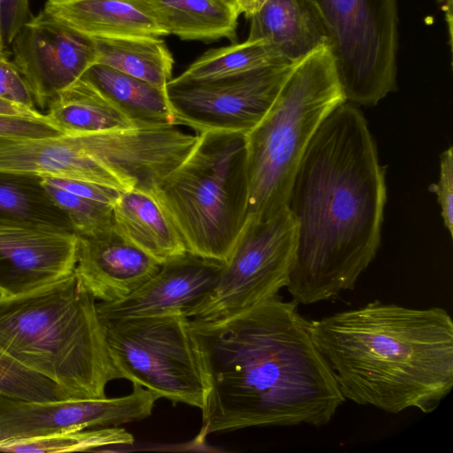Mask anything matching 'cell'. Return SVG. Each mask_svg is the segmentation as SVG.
Returning <instances> with one entry per match:
<instances>
[{
    "label": "cell",
    "instance_id": "obj_1",
    "mask_svg": "<svg viewBox=\"0 0 453 453\" xmlns=\"http://www.w3.org/2000/svg\"><path fill=\"white\" fill-rule=\"evenodd\" d=\"M204 380L201 435L328 424L345 402L310 320L276 295L227 317L188 319Z\"/></svg>",
    "mask_w": 453,
    "mask_h": 453
},
{
    "label": "cell",
    "instance_id": "obj_2",
    "mask_svg": "<svg viewBox=\"0 0 453 453\" xmlns=\"http://www.w3.org/2000/svg\"><path fill=\"white\" fill-rule=\"evenodd\" d=\"M385 173L364 115L344 102L324 119L295 173L286 207L296 227L287 290L297 304L355 288L376 256Z\"/></svg>",
    "mask_w": 453,
    "mask_h": 453
},
{
    "label": "cell",
    "instance_id": "obj_3",
    "mask_svg": "<svg viewBox=\"0 0 453 453\" xmlns=\"http://www.w3.org/2000/svg\"><path fill=\"white\" fill-rule=\"evenodd\" d=\"M345 401L397 414L434 411L453 387V321L441 307L374 300L310 320Z\"/></svg>",
    "mask_w": 453,
    "mask_h": 453
},
{
    "label": "cell",
    "instance_id": "obj_4",
    "mask_svg": "<svg viewBox=\"0 0 453 453\" xmlns=\"http://www.w3.org/2000/svg\"><path fill=\"white\" fill-rule=\"evenodd\" d=\"M0 347L72 400L105 398L120 379L94 296L73 272L28 294L0 297Z\"/></svg>",
    "mask_w": 453,
    "mask_h": 453
},
{
    "label": "cell",
    "instance_id": "obj_5",
    "mask_svg": "<svg viewBox=\"0 0 453 453\" xmlns=\"http://www.w3.org/2000/svg\"><path fill=\"white\" fill-rule=\"evenodd\" d=\"M185 159L150 192L188 252L224 263L248 217L246 137L196 133Z\"/></svg>",
    "mask_w": 453,
    "mask_h": 453
},
{
    "label": "cell",
    "instance_id": "obj_6",
    "mask_svg": "<svg viewBox=\"0 0 453 453\" xmlns=\"http://www.w3.org/2000/svg\"><path fill=\"white\" fill-rule=\"evenodd\" d=\"M346 102L327 44L299 59L263 119L247 134L248 215L266 218L286 205L313 134Z\"/></svg>",
    "mask_w": 453,
    "mask_h": 453
},
{
    "label": "cell",
    "instance_id": "obj_7",
    "mask_svg": "<svg viewBox=\"0 0 453 453\" xmlns=\"http://www.w3.org/2000/svg\"><path fill=\"white\" fill-rule=\"evenodd\" d=\"M326 27L346 102L377 104L396 89L397 0H310Z\"/></svg>",
    "mask_w": 453,
    "mask_h": 453
},
{
    "label": "cell",
    "instance_id": "obj_8",
    "mask_svg": "<svg viewBox=\"0 0 453 453\" xmlns=\"http://www.w3.org/2000/svg\"><path fill=\"white\" fill-rule=\"evenodd\" d=\"M103 322L108 351L120 379L173 404L202 409L204 380L188 318L165 315Z\"/></svg>",
    "mask_w": 453,
    "mask_h": 453
},
{
    "label": "cell",
    "instance_id": "obj_9",
    "mask_svg": "<svg viewBox=\"0 0 453 453\" xmlns=\"http://www.w3.org/2000/svg\"><path fill=\"white\" fill-rule=\"evenodd\" d=\"M296 235L286 205L266 218L248 215L216 287L188 319L227 317L278 295L288 284Z\"/></svg>",
    "mask_w": 453,
    "mask_h": 453
},
{
    "label": "cell",
    "instance_id": "obj_10",
    "mask_svg": "<svg viewBox=\"0 0 453 453\" xmlns=\"http://www.w3.org/2000/svg\"><path fill=\"white\" fill-rule=\"evenodd\" d=\"M296 62L209 81L173 78L166 93L178 125L196 133L247 134L268 112Z\"/></svg>",
    "mask_w": 453,
    "mask_h": 453
},
{
    "label": "cell",
    "instance_id": "obj_11",
    "mask_svg": "<svg viewBox=\"0 0 453 453\" xmlns=\"http://www.w3.org/2000/svg\"><path fill=\"white\" fill-rule=\"evenodd\" d=\"M158 398L136 383L130 394L113 398L40 402L0 395V448L71 431L142 420L151 415Z\"/></svg>",
    "mask_w": 453,
    "mask_h": 453
},
{
    "label": "cell",
    "instance_id": "obj_12",
    "mask_svg": "<svg viewBox=\"0 0 453 453\" xmlns=\"http://www.w3.org/2000/svg\"><path fill=\"white\" fill-rule=\"evenodd\" d=\"M10 46L35 106L42 111L97 61L93 39L42 11L21 27Z\"/></svg>",
    "mask_w": 453,
    "mask_h": 453
},
{
    "label": "cell",
    "instance_id": "obj_13",
    "mask_svg": "<svg viewBox=\"0 0 453 453\" xmlns=\"http://www.w3.org/2000/svg\"><path fill=\"white\" fill-rule=\"evenodd\" d=\"M90 155L124 185L126 191L151 192L196 144L198 134L179 126L86 133Z\"/></svg>",
    "mask_w": 453,
    "mask_h": 453
},
{
    "label": "cell",
    "instance_id": "obj_14",
    "mask_svg": "<svg viewBox=\"0 0 453 453\" xmlns=\"http://www.w3.org/2000/svg\"><path fill=\"white\" fill-rule=\"evenodd\" d=\"M78 235L0 218V297L31 293L74 272Z\"/></svg>",
    "mask_w": 453,
    "mask_h": 453
},
{
    "label": "cell",
    "instance_id": "obj_15",
    "mask_svg": "<svg viewBox=\"0 0 453 453\" xmlns=\"http://www.w3.org/2000/svg\"><path fill=\"white\" fill-rule=\"evenodd\" d=\"M223 263L190 252L163 263L158 272L127 297L96 303L102 321L133 317L181 315L189 318L212 292Z\"/></svg>",
    "mask_w": 453,
    "mask_h": 453
},
{
    "label": "cell",
    "instance_id": "obj_16",
    "mask_svg": "<svg viewBox=\"0 0 453 453\" xmlns=\"http://www.w3.org/2000/svg\"><path fill=\"white\" fill-rule=\"evenodd\" d=\"M162 264L118 234L113 226L78 236L75 273L96 300H122L160 269Z\"/></svg>",
    "mask_w": 453,
    "mask_h": 453
},
{
    "label": "cell",
    "instance_id": "obj_17",
    "mask_svg": "<svg viewBox=\"0 0 453 453\" xmlns=\"http://www.w3.org/2000/svg\"><path fill=\"white\" fill-rule=\"evenodd\" d=\"M42 12L91 39L169 35L151 0H47Z\"/></svg>",
    "mask_w": 453,
    "mask_h": 453
},
{
    "label": "cell",
    "instance_id": "obj_18",
    "mask_svg": "<svg viewBox=\"0 0 453 453\" xmlns=\"http://www.w3.org/2000/svg\"><path fill=\"white\" fill-rule=\"evenodd\" d=\"M249 40H265L290 62L329 45L324 22L310 0H267L250 19Z\"/></svg>",
    "mask_w": 453,
    "mask_h": 453
},
{
    "label": "cell",
    "instance_id": "obj_19",
    "mask_svg": "<svg viewBox=\"0 0 453 453\" xmlns=\"http://www.w3.org/2000/svg\"><path fill=\"white\" fill-rule=\"evenodd\" d=\"M112 226L160 264L187 252L177 229L147 191H120L111 205Z\"/></svg>",
    "mask_w": 453,
    "mask_h": 453
},
{
    "label": "cell",
    "instance_id": "obj_20",
    "mask_svg": "<svg viewBox=\"0 0 453 453\" xmlns=\"http://www.w3.org/2000/svg\"><path fill=\"white\" fill-rule=\"evenodd\" d=\"M136 127L178 125L167 97L159 88L95 64L82 76Z\"/></svg>",
    "mask_w": 453,
    "mask_h": 453
},
{
    "label": "cell",
    "instance_id": "obj_21",
    "mask_svg": "<svg viewBox=\"0 0 453 453\" xmlns=\"http://www.w3.org/2000/svg\"><path fill=\"white\" fill-rule=\"evenodd\" d=\"M45 114L63 134L136 127L82 77L58 93Z\"/></svg>",
    "mask_w": 453,
    "mask_h": 453
},
{
    "label": "cell",
    "instance_id": "obj_22",
    "mask_svg": "<svg viewBox=\"0 0 453 453\" xmlns=\"http://www.w3.org/2000/svg\"><path fill=\"white\" fill-rule=\"evenodd\" d=\"M151 2L168 35L181 40H235L239 15L222 0Z\"/></svg>",
    "mask_w": 453,
    "mask_h": 453
},
{
    "label": "cell",
    "instance_id": "obj_23",
    "mask_svg": "<svg viewBox=\"0 0 453 453\" xmlns=\"http://www.w3.org/2000/svg\"><path fill=\"white\" fill-rule=\"evenodd\" d=\"M96 64L165 88L173 79L174 60L159 37H119L93 39Z\"/></svg>",
    "mask_w": 453,
    "mask_h": 453
},
{
    "label": "cell",
    "instance_id": "obj_24",
    "mask_svg": "<svg viewBox=\"0 0 453 453\" xmlns=\"http://www.w3.org/2000/svg\"><path fill=\"white\" fill-rule=\"evenodd\" d=\"M0 218L73 231L66 214L33 174L0 171Z\"/></svg>",
    "mask_w": 453,
    "mask_h": 453
},
{
    "label": "cell",
    "instance_id": "obj_25",
    "mask_svg": "<svg viewBox=\"0 0 453 453\" xmlns=\"http://www.w3.org/2000/svg\"><path fill=\"white\" fill-rule=\"evenodd\" d=\"M294 63L265 40H249L241 43L211 49L194 61L176 81H209L245 73L264 67Z\"/></svg>",
    "mask_w": 453,
    "mask_h": 453
},
{
    "label": "cell",
    "instance_id": "obj_26",
    "mask_svg": "<svg viewBox=\"0 0 453 453\" xmlns=\"http://www.w3.org/2000/svg\"><path fill=\"white\" fill-rule=\"evenodd\" d=\"M134 437L119 426L71 431L0 448L3 452H71L110 445H129Z\"/></svg>",
    "mask_w": 453,
    "mask_h": 453
},
{
    "label": "cell",
    "instance_id": "obj_27",
    "mask_svg": "<svg viewBox=\"0 0 453 453\" xmlns=\"http://www.w3.org/2000/svg\"><path fill=\"white\" fill-rule=\"evenodd\" d=\"M0 395L27 401L72 400L58 384L21 365L1 347Z\"/></svg>",
    "mask_w": 453,
    "mask_h": 453
},
{
    "label": "cell",
    "instance_id": "obj_28",
    "mask_svg": "<svg viewBox=\"0 0 453 453\" xmlns=\"http://www.w3.org/2000/svg\"><path fill=\"white\" fill-rule=\"evenodd\" d=\"M42 182L54 202L66 214L78 236H91L112 227L111 205L74 195Z\"/></svg>",
    "mask_w": 453,
    "mask_h": 453
},
{
    "label": "cell",
    "instance_id": "obj_29",
    "mask_svg": "<svg viewBox=\"0 0 453 453\" xmlns=\"http://www.w3.org/2000/svg\"><path fill=\"white\" fill-rule=\"evenodd\" d=\"M61 134L45 113L40 118L0 115V138H42Z\"/></svg>",
    "mask_w": 453,
    "mask_h": 453
},
{
    "label": "cell",
    "instance_id": "obj_30",
    "mask_svg": "<svg viewBox=\"0 0 453 453\" xmlns=\"http://www.w3.org/2000/svg\"><path fill=\"white\" fill-rule=\"evenodd\" d=\"M0 99L37 110L24 77L4 52L0 53Z\"/></svg>",
    "mask_w": 453,
    "mask_h": 453
},
{
    "label": "cell",
    "instance_id": "obj_31",
    "mask_svg": "<svg viewBox=\"0 0 453 453\" xmlns=\"http://www.w3.org/2000/svg\"><path fill=\"white\" fill-rule=\"evenodd\" d=\"M437 196L444 226L453 235V148L449 147L440 156V176L436 184L429 188Z\"/></svg>",
    "mask_w": 453,
    "mask_h": 453
},
{
    "label": "cell",
    "instance_id": "obj_32",
    "mask_svg": "<svg viewBox=\"0 0 453 453\" xmlns=\"http://www.w3.org/2000/svg\"><path fill=\"white\" fill-rule=\"evenodd\" d=\"M32 16L29 0H0V35L4 48Z\"/></svg>",
    "mask_w": 453,
    "mask_h": 453
},
{
    "label": "cell",
    "instance_id": "obj_33",
    "mask_svg": "<svg viewBox=\"0 0 453 453\" xmlns=\"http://www.w3.org/2000/svg\"><path fill=\"white\" fill-rule=\"evenodd\" d=\"M42 181L77 196L112 205L120 191L111 187L76 180L42 177Z\"/></svg>",
    "mask_w": 453,
    "mask_h": 453
},
{
    "label": "cell",
    "instance_id": "obj_34",
    "mask_svg": "<svg viewBox=\"0 0 453 453\" xmlns=\"http://www.w3.org/2000/svg\"><path fill=\"white\" fill-rule=\"evenodd\" d=\"M0 115L40 118L44 114L38 110H31L0 99Z\"/></svg>",
    "mask_w": 453,
    "mask_h": 453
},
{
    "label": "cell",
    "instance_id": "obj_35",
    "mask_svg": "<svg viewBox=\"0 0 453 453\" xmlns=\"http://www.w3.org/2000/svg\"><path fill=\"white\" fill-rule=\"evenodd\" d=\"M267 0H236L234 9L240 16L243 14L250 19L255 15L266 3Z\"/></svg>",
    "mask_w": 453,
    "mask_h": 453
},
{
    "label": "cell",
    "instance_id": "obj_36",
    "mask_svg": "<svg viewBox=\"0 0 453 453\" xmlns=\"http://www.w3.org/2000/svg\"><path fill=\"white\" fill-rule=\"evenodd\" d=\"M446 13V21L449 28V42H452V0H439Z\"/></svg>",
    "mask_w": 453,
    "mask_h": 453
},
{
    "label": "cell",
    "instance_id": "obj_37",
    "mask_svg": "<svg viewBox=\"0 0 453 453\" xmlns=\"http://www.w3.org/2000/svg\"><path fill=\"white\" fill-rule=\"evenodd\" d=\"M222 1L234 8L236 0H222Z\"/></svg>",
    "mask_w": 453,
    "mask_h": 453
},
{
    "label": "cell",
    "instance_id": "obj_38",
    "mask_svg": "<svg viewBox=\"0 0 453 453\" xmlns=\"http://www.w3.org/2000/svg\"><path fill=\"white\" fill-rule=\"evenodd\" d=\"M4 50H5V48L3 45L1 35H0V53H4Z\"/></svg>",
    "mask_w": 453,
    "mask_h": 453
}]
</instances>
